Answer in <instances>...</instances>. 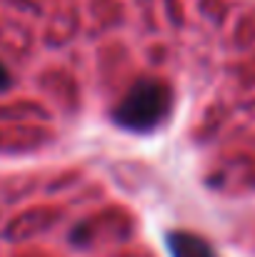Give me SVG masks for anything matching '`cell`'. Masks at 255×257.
<instances>
[{
	"label": "cell",
	"mask_w": 255,
	"mask_h": 257,
	"mask_svg": "<svg viewBox=\"0 0 255 257\" xmlns=\"http://www.w3.org/2000/svg\"><path fill=\"white\" fill-rule=\"evenodd\" d=\"M170 107V90L163 83L143 80L130 87L120 107L115 110V120L130 130H150L163 120Z\"/></svg>",
	"instance_id": "6da1fadb"
},
{
	"label": "cell",
	"mask_w": 255,
	"mask_h": 257,
	"mask_svg": "<svg viewBox=\"0 0 255 257\" xmlns=\"http://www.w3.org/2000/svg\"><path fill=\"white\" fill-rule=\"evenodd\" d=\"M10 85V78H8V70L0 65V90H5V87Z\"/></svg>",
	"instance_id": "3957f363"
},
{
	"label": "cell",
	"mask_w": 255,
	"mask_h": 257,
	"mask_svg": "<svg viewBox=\"0 0 255 257\" xmlns=\"http://www.w3.org/2000/svg\"><path fill=\"white\" fill-rule=\"evenodd\" d=\"M168 242L173 257H213L210 247L200 237L188 235V232H173Z\"/></svg>",
	"instance_id": "7a4b0ae2"
}]
</instances>
